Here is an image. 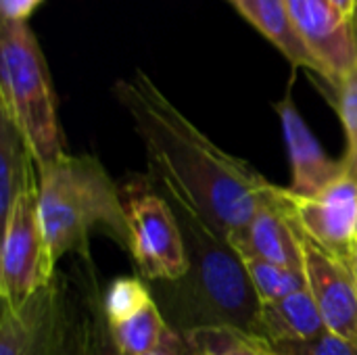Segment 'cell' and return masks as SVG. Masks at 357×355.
I'll return each mask as SVG.
<instances>
[{"instance_id": "obj_9", "label": "cell", "mask_w": 357, "mask_h": 355, "mask_svg": "<svg viewBox=\"0 0 357 355\" xmlns=\"http://www.w3.org/2000/svg\"><path fill=\"white\" fill-rule=\"evenodd\" d=\"M307 289L328 333L357 345V285L349 264L328 255L301 234Z\"/></svg>"}, {"instance_id": "obj_25", "label": "cell", "mask_w": 357, "mask_h": 355, "mask_svg": "<svg viewBox=\"0 0 357 355\" xmlns=\"http://www.w3.org/2000/svg\"><path fill=\"white\" fill-rule=\"evenodd\" d=\"M190 352V347H188V343L180 337L176 343H172V345H167V347H161V349H157V352H151V354L146 355H184Z\"/></svg>"}, {"instance_id": "obj_20", "label": "cell", "mask_w": 357, "mask_h": 355, "mask_svg": "<svg viewBox=\"0 0 357 355\" xmlns=\"http://www.w3.org/2000/svg\"><path fill=\"white\" fill-rule=\"evenodd\" d=\"M331 94H333V107L339 113L347 140L343 163L347 174L357 178V71L351 73L343 84H339L335 90H331Z\"/></svg>"}, {"instance_id": "obj_17", "label": "cell", "mask_w": 357, "mask_h": 355, "mask_svg": "<svg viewBox=\"0 0 357 355\" xmlns=\"http://www.w3.org/2000/svg\"><path fill=\"white\" fill-rule=\"evenodd\" d=\"M243 264H245L247 276L253 285V291L259 303H272V301L284 299L307 287L303 270L287 268V266L272 264L266 259H255V257H243Z\"/></svg>"}, {"instance_id": "obj_15", "label": "cell", "mask_w": 357, "mask_h": 355, "mask_svg": "<svg viewBox=\"0 0 357 355\" xmlns=\"http://www.w3.org/2000/svg\"><path fill=\"white\" fill-rule=\"evenodd\" d=\"M113 343L121 355H146L180 339L163 318L157 301H151L130 320L109 326Z\"/></svg>"}, {"instance_id": "obj_7", "label": "cell", "mask_w": 357, "mask_h": 355, "mask_svg": "<svg viewBox=\"0 0 357 355\" xmlns=\"http://www.w3.org/2000/svg\"><path fill=\"white\" fill-rule=\"evenodd\" d=\"M282 197L297 230L328 255L349 264L357 247V178L343 174L312 199Z\"/></svg>"}, {"instance_id": "obj_3", "label": "cell", "mask_w": 357, "mask_h": 355, "mask_svg": "<svg viewBox=\"0 0 357 355\" xmlns=\"http://www.w3.org/2000/svg\"><path fill=\"white\" fill-rule=\"evenodd\" d=\"M38 209L54 264L79 253L88 259L94 230L128 249V213L117 184L92 155H65L38 174Z\"/></svg>"}, {"instance_id": "obj_28", "label": "cell", "mask_w": 357, "mask_h": 355, "mask_svg": "<svg viewBox=\"0 0 357 355\" xmlns=\"http://www.w3.org/2000/svg\"><path fill=\"white\" fill-rule=\"evenodd\" d=\"M354 36H356V46H357V17L354 19Z\"/></svg>"}, {"instance_id": "obj_24", "label": "cell", "mask_w": 357, "mask_h": 355, "mask_svg": "<svg viewBox=\"0 0 357 355\" xmlns=\"http://www.w3.org/2000/svg\"><path fill=\"white\" fill-rule=\"evenodd\" d=\"M44 0H0V10L2 19L8 21H25L33 15V10L42 4Z\"/></svg>"}, {"instance_id": "obj_27", "label": "cell", "mask_w": 357, "mask_h": 355, "mask_svg": "<svg viewBox=\"0 0 357 355\" xmlns=\"http://www.w3.org/2000/svg\"><path fill=\"white\" fill-rule=\"evenodd\" d=\"M349 268H351V272H354V276H356V285H357V247H356V251H354V255H351Z\"/></svg>"}, {"instance_id": "obj_21", "label": "cell", "mask_w": 357, "mask_h": 355, "mask_svg": "<svg viewBox=\"0 0 357 355\" xmlns=\"http://www.w3.org/2000/svg\"><path fill=\"white\" fill-rule=\"evenodd\" d=\"M270 345V343H268ZM274 355H357V345L333 333H324L316 339L301 343H278L270 345Z\"/></svg>"}, {"instance_id": "obj_23", "label": "cell", "mask_w": 357, "mask_h": 355, "mask_svg": "<svg viewBox=\"0 0 357 355\" xmlns=\"http://www.w3.org/2000/svg\"><path fill=\"white\" fill-rule=\"evenodd\" d=\"M184 341L188 343L190 352L195 355H232L215 337L213 331H199L192 333L188 337H184Z\"/></svg>"}, {"instance_id": "obj_14", "label": "cell", "mask_w": 357, "mask_h": 355, "mask_svg": "<svg viewBox=\"0 0 357 355\" xmlns=\"http://www.w3.org/2000/svg\"><path fill=\"white\" fill-rule=\"evenodd\" d=\"M38 186L33 155L17 126L0 115V220L4 222L21 195Z\"/></svg>"}, {"instance_id": "obj_5", "label": "cell", "mask_w": 357, "mask_h": 355, "mask_svg": "<svg viewBox=\"0 0 357 355\" xmlns=\"http://www.w3.org/2000/svg\"><path fill=\"white\" fill-rule=\"evenodd\" d=\"M50 255L38 209V186L19 197L2 222L0 297L2 303L21 312L54 282Z\"/></svg>"}, {"instance_id": "obj_16", "label": "cell", "mask_w": 357, "mask_h": 355, "mask_svg": "<svg viewBox=\"0 0 357 355\" xmlns=\"http://www.w3.org/2000/svg\"><path fill=\"white\" fill-rule=\"evenodd\" d=\"M82 328H84L82 285L77 291H67L56 287L42 355H82Z\"/></svg>"}, {"instance_id": "obj_11", "label": "cell", "mask_w": 357, "mask_h": 355, "mask_svg": "<svg viewBox=\"0 0 357 355\" xmlns=\"http://www.w3.org/2000/svg\"><path fill=\"white\" fill-rule=\"evenodd\" d=\"M276 113L280 117L291 161V186H287L289 195L312 199L343 174H347L343 159L328 157L322 144L316 140L310 126L295 107L291 92L280 103H276Z\"/></svg>"}, {"instance_id": "obj_10", "label": "cell", "mask_w": 357, "mask_h": 355, "mask_svg": "<svg viewBox=\"0 0 357 355\" xmlns=\"http://www.w3.org/2000/svg\"><path fill=\"white\" fill-rule=\"evenodd\" d=\"M228 241L241 257H255L303 270L301 232L291 218L282 186L274 184L255 216L243 228L232 232Z\"/></svg>"}, {"instance_id": "obj_8", "label": "cell", "mask_w": 357, "mask_h": 355, "mask_svg": "<svg viewBox=\"0 0 357 355\" xmlns=\"http://www.w3.org/2000/svg\"><path fill=\"white\" fill-rule=\"evenodd\" d=\"M297 33L320 63L324 84L335 90L357 71L354 19L331 0H287Z\"/></svg>"}, {"instance_id": "obj_1", "label": "cell", "mask_w": 357, "mask_h": 355, "mask_svg": "<svg viewBox=\"0 0 357 355\" xmlns=\"http://www.w3.org/2000/svg\"><path fill=\"white\" fill-rule=\"evenodd\" d=\"M113 92L134 121L165 199L192 209L224 239L255 216L274 184L211 142L142 69L117 80Z\"/></svg>"}, {"instance_id": "obj_26", "label": "cell", "mask_w": 357, "mask_h": 355, "mask_svg": "<svg viewBox=\"0 0 357 355\" xmlns=\"http://www.w3.org/2000/svg\"><path fill=\"white\" fill-rule=\"evenodd\" d=\"M333 4H337L349 19L357 17V0H331Z\"/></svg>"}, {"instance_id": "obj_6", "label": "cell", "mask_w": 357, "mask_h": 355, "mask_svg": "<svg viewBox=\"0 0 357 355\" xmlns=\"http://www.w3.org/2000/svg\"><path fill=\"white\" fill-rule=\"evenodd\" d=\"M128 251L151 282L180 280L188 272V251L172 203L151 190L126 199Z\"/></svg>"}, {"instance_id": "obj_22", "label": "cell", "mask_w": 357, "mask_h": 355, "mask_svg": "<svg viewBox=\"0 0 357 355\" xmlns=\"http://www.w3.org/2000/svg\"><path fill=\"white\" fill-rule=\"evenodd\" d=\"M213 333L218 341L232 355H274L270 345L259 337H251L236 331H220V328H215Z\"/></svg>"}, {"instance_id": "obj_12", "label": "cell", "mask_w": 357, "mask_h": 355, "mask_svg": "<svg viewBox=\"0 0 357 355\" xmlns=\"http://www.w3.org/2000/svg\"><path fill=\"white\" fill-rule=\"evenodd\" d=\"M324 333H328V328L307 287L284 299L261 303L255 337L270 345L301 343Z\"/></svg>"}, {"instance_id": "obj_2", "label": "cell", "mask_w": 357, "mask_h": 355, "mask_svg": "<svg viewBox=\"0 0 357 355\" xmlns=\"http://www.w3.org/2000/svg\"><path fill=\"white\" fill-rule=\"evenodd\" d=\"M169 201V199H167ZM188 251L180 280L157 282L155 297L169 328L182 339L199 331H236L255 337L261 303L243 257L228 239L209 228L192 209L169 201Z\"/></svg>"}, {"instance_id": "obj_19", "label": "cell", "mask_w": 357, "mask_h": 355, "mask_svg": "<svg viewBox=\"0 0 357 355\" xmlns=\"http://www.w3.org/2000/svg\"><path fill=\"white\" fill-rule=\"evenodd\" d=\"M155 301L153 291L138 278H117L102 293V312L109 326L121 324Z\"/></svg>"}, {"instance_id": "obj_18", "label": "cell", "mask_w": 357, "mask_h": 355, "mask_svg": "<svg viewBox=\"0 0 357 355\" xmlns=\"http://www.w3.org/2000/svg\"><path fill=\"white\" fill-rule=\"evenodd\" d=\"M94 268L88 266V278L82 282L84 301V328H82V355H121L117 352L109 322L102 312V295H98Z\"/></svg>"}, {"instance_id": "obj_4", "label": "cell", "mask_w": 357, "mask_h": 355, "mask_svg": "<svg viewBox=\"0 0 357 355\" xmlns=\"http://www.w3.org/2000/svg\"><path fill=\"white\" fill-rule=\"evenodd\" d=\"M0 115L23 134L38 174L67 155L50 71L25 21L0 23Z\"/></svg>"}, {"instance_id": "obj_13", "label": "cell", "mask_w": 357, "mask_h": 355, "mask_svg": "<svg viewBox=\"0 0 357 355\" xmlns=\"http://www.w3.org/2000/svg\"><path fill=\"white\" fill-rule=\"evenodd\" d=\"M266 40H270L293 67L307 69L324 80L320 63L295 29L287 0H228Z\"/></svg>"}]
</instances>
